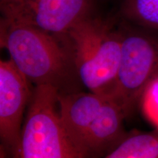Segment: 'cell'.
<instances>
[{"mask_svg":"<svg viewBox=\"0 0 158 158\" xmlns=\"http://www.w3.org/2000/svg\"><path fill=\"white\" fill-rule=\"evenodd\" d=\"M89 91L109 94L119 65L122 34L108 23L86 17L59 37Z\"/></svg>","mask_w":158,"mask_h":158,"instance_id":"6da1fadb","label":"cell"},{"mask_svg":"<svg viewBox=\"0 0 158 158\" xmlns=\"http://www.w3.org/2000/svg\"><path fill=\"white\" fill-rule=\"evenodd\" d=\"M0 43L13 64L35 86L59 89L73 65L62 40L35 27L1 19Z\"/></svg>","mask_w":158,"mask_h":158,"instance_id":"7a4b0ae2","label":"cell"},{"mask_svg":"<svg viewBox=\"0 0 158 158\" xmlns=\"http://www.w3.org/2000/svg\"><path fill=\"white\" fill-rule=\"evenodd\" d=\"M59 89L54 86H35L19 143L10 157L1 149V158H82L59 120Z\"/></svg>","mask_w":158,"mask_h":158,"instance_id":"3957f363","label":"cell"},{"mask_svg":"<svg viewBox=\"0 0 158 158\" xmlns=\"http://www.w3.org/2000/svg\"><path fill=\"white\" fill-rule=\"evenodd\" d=\"M158 75V40L137 31L122 34L119 65L109 95L126 115Z\"/></svg>","mask_w":158,"mask_h":158,"instance_id":"277c9868","label":"cell"},{"mask_svg":"<svg viewBox=\"0 0 158 158\" xmlns=\"http://www.w3.org/2000/svg\"><path fill=\"white\" fill-rule=\"evenodd\" d=\"M2 19L61 37L89 16V0H0Z\"/></svg>","mask_w":158,"mask_h":158,"instance_id":"5b68a950","label":"cell"},{"mask_svg":"<svg viewBox=\"0 0 158 158\" xmlns=\"http://www.w3.org/2000/svg\"><path fill=\"white\" fill-rule=\"evenodd\" d=\"M30 82L10 59L0 61V136L5 154H10L21 137L26 107L32 92Z\"/></svg>","mask_w":158,"mask_h":158,"instance_id":"8992f818","label":"cell"},{"mask_svg":"<svg viewBox=\"0 0 158 158\" xmlns=\"http://www.w3.org/2000/svg\"><path fill=\"white\" fill-rule=\"evenodd\" d=\"M109 98L108 94L90 91L59 94V120L69 141L81 156L83 143L91 124Z\"/></svg>","mask_w":158,"mask_h":158,"instance_id":"52a82bcc","label":"cell"},{"mask_svg":"<svg viewBox=\"0 0 158 158\" xmlns=\"http://www.w3.org/2000/svg\"><path fill=\"white\" fill-rule=\"evenodd\" d=\"M127 116L111 97L106 101L91 124L81 149L83 158H102L124 138L123 121Z\"/></svg>","mask_w":158,"mask_h":158,"instance_id":"ba28073f","label":"cell"},{"mask_svg":"<svg viewBox=\"0 0 158 158\" xmlns=\"http://www.w3.org/2000/svg\"><path fill=\"white\" fill-rule=\"evenodd\" d=\"M102 158H158V130L124 138Z\"/></svg>","mask_w":158,"mask_h":158,"instance_id":"9c48e42d","label":"cell"},{"mask_svg":"<svg viewBox=\"0 0 158 158\" xmlns=\"http://www.w3.org/2000/svg\"><path fill=\"white\" fill-rule=\"evenodd\" d=\"M122 13L138 25L158 29V0H125Z\"/></svg>","mask_w":158,"mask_h":158,"instance_id":"30bf717a","label":"cell"},{"mask_svg":"<svg viewBox=\"0 0 158 158\" xmlns=\"http://www.w3.org/2000/svg\"><path fill=\"white\" fill-rule=\"evenodd\" d=\"M141 101L144 116L158 130V75L146 88Z\"/></svg>","mask_w":158,"mask_h":158,"instance_id":"8fae6325","label":"cell"}]
</instances>
